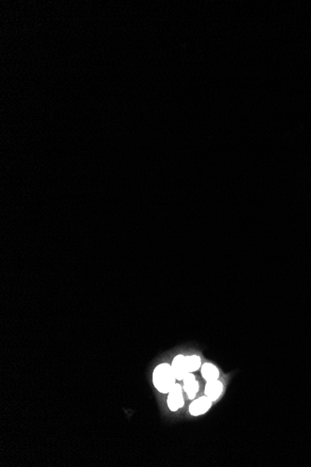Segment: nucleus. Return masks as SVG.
<instances>
[{
    "instance_id": "f257e3e1",
    "label": "nucleus",
    "mask_w": 311,
    "mask_h": 467,
    "mask_svg": "<svg viewBox=\"0 0 311 467\" xmlns=\"http://www.w3.org/2000/svg\"><path fill=\"white\" fill-rule=\"evenodd\" d=\"M176 377L169 363H161L153 371V384L159 393H168L176 384Z\"/></svg>"
},
{
    "instance_id": "f03ea898",
    "label": "nucleus",
    "mask_w": 311,
    "mask_h": 467,
    "mask_svg": "<svg viewBox=\"0 0 311 467\" xmlns=\"http://www.w3.org/2000/svg\"><path fill=\"white\" fill-rule=\"evenodd\" d=\"M183 390L184 388L182 387L181 384L176 383L175 387L172 388L168 393L167 405L170 411L176 412L184 407L185 399L183 395Z\"/></svg>"
},
{
    "instance_id": "7ed1b4c3",
    "label": "nucleus",
    "mask_w": 311,
    "mask_h": 467,
    "mask_svg": "<svg viewBox=\"0 0 311 467\" xmlns=\"http://www.w3.org/2000/svg\"><path fill=\"white\" fill-rule=\"evenodd\" d=\"M213 401L206 395L199 398L193 399L192 403L189 405V413L192 416H200L207 413L212 408Z\"/></svg>"
},
{
    "instance_id": "20e7f679",
    "label": "nucleus",
    "mask_w": 311,
    "mask_h": 467,
    "mask_svg": "<svg viewBox=\"0 0 311 467\" xmlns=\"http://www.w3.org/2000/svg\"><path fill=\"white\" fill-rule=\"evenodd\" d=\"M170 365L177 381H183L187 373H189L187 370L186 355L184 354H177Z\"/></svg>"
},
{
    "instance_id": "39448f33",
    "label": "nucleus",
    "mask_w": 311,
    "mask_h": 467,
    "mask_svg": "<svg viewBox=\"0 0 311 467\" xmlns=\"http://www.w3.org/2000/svg\"><path fill=\"white\" fill-rule=\"evenodd\" d=\"M183 382H184L183 388L187 393L188 399H191V400L195 399L199 390V383L196 380V377L193 374V372L187 373L186 377L184 378Z\"/></svg>"
},
{
    "instance_id": "423d86ee",
    "label": "nucleus",
    "mask_w": 311,
    "mask_h": 467,
    "mask_svg": "<svg viewBox=\"0 0 311 467\" xmlns=\"http://www.w3.org/2000/svg\"><path fill=\"white\" fill-rule=\"evenodd\" d=\"M223 391H224V384L219 380L206 382L204 393H205V395L208 396L213 402H215L220 397Z\"/></svg>"
},
{
    "instance_id": "0eeeda50",
    "label": "nucleus",
    "mask_w": 311,
    "mask_h": 467,
    "mask_svg": "<svg viewBox=\"0 0 311 467\" xmlns=\"http://www.w3.org/2000/svg\"><path fill=\"white\" fill-rule=\"evenodd\" d=\"M200 372H201V376L206 382L218 380L220 376V372L217 369V366L210 362H206L203 365H201Z\"/></svg>"
},
{
    "instance_id": "6e6552de",
    "label": "nucleus",
    "mask_w": 311,
    "mask_h": 467,
    "mask_svg": "<svg viewBox=\"0 0 311 467\" xmlns=\"http://www.w3.org/2000/svg\"><path fill=\"white\" fill-rule=\"evenodd\" d=\"M186 362H187V370L188 372H195L201 368V357L192 354V355H186Z\"/></svg>"
}]
</instances>
